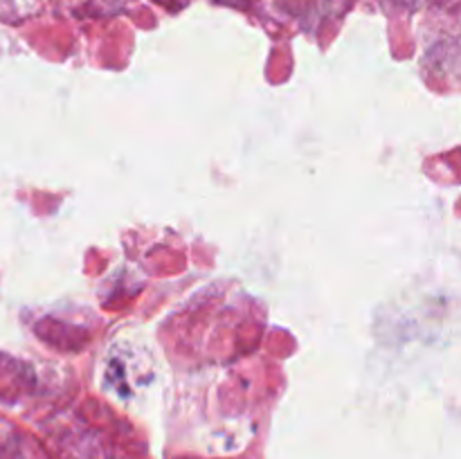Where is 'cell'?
<instances>
[{
    "mask_svg": "<svg viewBox=\"0 0 461 459\" xmlns=\"http://www.w3.org/2000/svg\"><path fill=\"white\" fill-rule=\"evenodd\" d=\"M396 3H403V4H419V3H423V0H396Z\"/></svg>",
    "mask_w": 461,
    "mask_h": 459,
    "instance_id": "1",
    "label": "cell"
}]
</instances>
